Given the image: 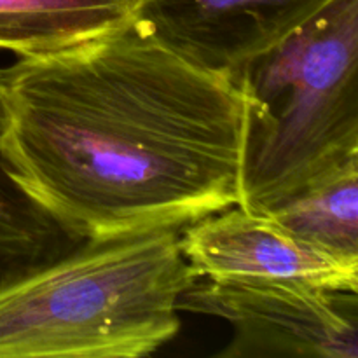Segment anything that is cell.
Instances as JSON below:
<instances>
[{"mask_svg": "<svg viewBox=\"0 0 358 358\" xmlns=\"http://www.w3.org/2000/svg\"><path fill=\"white\" fill-rule=\"evenodd\" d=\"M6 149L83 240L180 227L238 205L243 98L133 21L0 69Z\"/></svg>", "mask_w": 358, "mask_h": 358, "instance_id": "cell-1", "label": "cell"}, {"mask_svg": "<svg viewBox=\"0 0 358 358\" xmlns=\"http://www.w3.org/2000/svg\"><path fill=\"white\" fill-rule=\"evenodd\" d=\"M198 280L175 227L83 240L0 282V358H138L180 329Z\"/></svg>", "mask_w": 358, "mask_h": 358, "instance_id": "cell-2", "label": "cell"}, {"mask_svg": "<svg viewBox=\"0 0 358 358\" xmlns=\"http://www.w3.org/2000/svg\"><path fill=\"white\" fill-rule=\"evenodd\" d=\"M231 79L243 98L240 206L266 213L358 159V0H332Z\"/></svg>", "mask_w": 358, "mask_h": 358, "instance_id": "cell-3", "label": "cell"}, {"mask_svg": "<svg viewBox=\"0 0 358 358\" xmlns=\"http://www.w3.org/2000/svg\"><path fill=\"white\" fill-rule=\"evenodd\" d=\"M178 310L231 325L220 358H358V290L198 278Z\"/></svg>", "mask_w": 358, "mask_h": 358, "instance_id": "cell-4", "label": "cell"}, {"mask_svg": "<svg viewBox=\"0 0 358 358\" xmlns=\"http://www.w3.org/2000/svg\"><path fill=\"white\" fill-rule=\"evenodd\" d=\"M180 247L198 278L358 290V264L334 257L240 205L187 224Z\"/></svg>", "mask_w": 358, "mask_h": 358, "instance_id": "cell-5", "label": "cell"}, {"mask_svg": "<svg viewBox=\"0 0 358 358\" xmlns=\"http://www.w3.org/2000/svg\"><path fill=\"white\" fill-rule=\"evenodd\" d=\"M332 0H136L135 23L201 69L233 76Z\"/></svg>", "mask_w": 358, "mask_h": 358, "instance_id": "cell-6", "label": "cell"}, {"mask_svg": "<svg viewBox=\"0 0 358 358\" xmlns=\"http://www.w3.org/2000/svg\"><path fill=\"white\" fill-rule=\"evenodd\" d=\"M136 0H0V51L51 55L128 27Z\"/></svg>", "mask_w": 358, "mask_h": 358, "instance_id": "cell-7", "label": "cell"}, {"mask_svg": "<svg viewBox=\"0 0 358 358\" xmlns=\"http://www.w3.org/2000/svg\"><path fill=\"white\" fill-rule=\"evenodd\" d=\"M7 112L0 91V282L56 261L76 248V236L24 187L6 149Z\"/></svg>", "mask_w": 358, "mask_h": 358, "instance_id": "cell-8", "label": "cell"}, {"mask_svg": "<svg viewBox=\"0 0 358 358\" xmlns=\"http://www.w3.org/2000/svg\"><path fill=\"white\" fill-rule=\"evenodd\" d=\"M266 213L313 247L358 264V159L308 182Z\"/></svg>", "mask_w": 358, "mask_h": 358, "instance_id": "cell-9", "label": "cell"}]
</instances>
